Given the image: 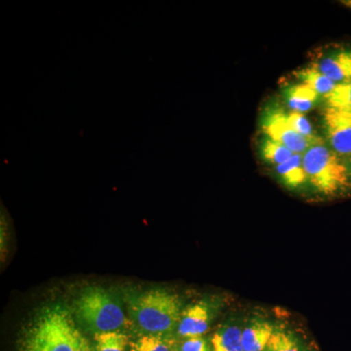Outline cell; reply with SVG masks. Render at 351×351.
Segmentation results:
<instances>
[{
	"mask_svg": "<svg viewBox=\"0 0 351 351\" xmlns=\"http://www.w3.org/2000/svg\"><path fill=\"white\" fill-rule=\"evenodd\" d=\"M127 302L132 319L147 335L162 337L170 334L181 320V299L165 289L136 293L127 299Z\"/></svg>",
	"mask_w": 351,
	"mask_h": 351,
	"instance_id": "cell-1",
	"label": "cell"
},
{
	"mask_svg": "<svg viewBox=\"0 0 351 351\" xmlns=\"http://www.w3.org/2000/svg\"><path fill=\"white\" fill-rule=\"evenodd\" d=\"M80 331L61 306L43 309L23 336L19 351H76Z\"/></svg>",
	"mask_w": 351,
	"mask_h": 351,
	"instance_id": "cell-2",
	"label": "cell"
},
{
	"mask_svg": "<svg viewBox=\"0 0 351 351\" xmlns=\"http://www.w3.org/2000/svg\"><path fill=\"white\" fill-rule=\"evenodd\" d=\"M78 320L95 335L119 331L126 323L125 314L119 302L105 289L90 286L75 302Z\"/></svg>",
	"mask_w": 351,
	"mask_h": 351,
	"instance_id": "cell-3",
	"label": "cell"
},
{
	"mask_svg": "<svg viewBox=\"0 0 351 351\" xmlns=\"http://www.w3.org/2000/svg\"><path fill=\"white\" fill-rule=\"evenodd\" d=\"M307 180L316 191L332 195L348 186V169L338 154L320 144L314 145L302 156Z\"/></svg>",
	"mask_w": 351,
	"mask_h": 351,
	"instance_id": "cell-4",
	"label": "cell"
},
{
	"mask_svg": "<svg viewBox=\"0 0 351 351\" xmlns=\"http://www.w3.org/2000/svg\"><path fill=\"white\" fill-rule=\"evenodd\" d=\"M262 130L270 140L285 145L293 154H304L314 145L320 144L318 138H309L300 135L288 121L287 114L282 110H269L263 115Z\"/></svg>",
	"mask_w": 351,
	"mask_h": 351,
	"instance_id": "cell-5",
	"label": "cell"
},
{
	"mask_svg": "<svg viewBox=\"0 0 351 351\" xmlns=\"http://www.w3.org/2000/svg\"><path fill=\"white\" fill-rule=\"evenodd\" d=\"M324 124L328 140L339 156L351 154V108H327Z\"/></svg>",
	"mask_w": 351,
	"mask_h": 351,
	"instance_id": "cell-6",
	"label": "cell"
},
{
	"mask_svg": "<svg viewBox=\"0 0 351 351\" xmlns=\"http://www.w3.org/2000/svg\"><path fill=\"white\" fill-rule=\"evenodd\" d=\"M212 318V306L207 302L191 304L182 311L177 328L178 335L186 339L202 337L209 329Z\"/></svg>",
	"mask_w": 351,
	"mask_h": 351,
	"instance_id": "cell-7",
	"label": "cell"
},
{
	"mask_svg": "<svg viewBox=\"0 0 351 351\" xmlns=\"http://www.w3.org/2000/svg\"><path fill=\"white\" fill-rule=\"evenodd\" d=\"M316 69L336 84L351 82V51H338L325 57Z\"/></svg>",
	"mask_w": 351,
	"mask_h": 351,
	"instance_id": "cell-8",
	"label": "cell"
},
{
	"mask_svg": "<svg viewBox=\"0 0 351 351\" xmlns=\"http://www.w3.org/2000/svg\"><path fill=\"white\" fill-rule=\"evenodd\" d=\"M276 330L265 320H252L242 330L241 341L244 351H265Z\"/></svg>",
	"mask_w": 351,
	"mask_h": 351,
	"instance_id": "cell-9",
	"label": "cell"
},
{
	"mask_svg": "<svg viewBox=\"0 0 351 351\" xmlns=\"http://www.w3.org/2000/svg\"><path fill=\"white\" fill-rule=\"evenodd\" d=\"M276 172L281 181L289 189H297L307 181L302 165V154H294L287 161L276 166Z\"/></svg>",
	"mask_w": 351,
	"mask_h": 351,
	"instance_id": "cell-10",
	"label": "cell"
},
{
	"mask_svg": "<svg viewBox=\"0 0 351 351\" xmlns=\"http://www.w3.org/2000/svg\"><path fill=\"white\" fill-rule=\"evenodd\" d=\"M242 329L237 325H225L215 332L211 343L213 351H244Z\"/></svg>",
	"mask_w": 351,
	"mask_h": 351,
	"instance_id": "cell-11",
	"label": "cell"
},
{
	"mask_svg": "<svg viewBox=\"0 0 351 351\" xmlns=\"http://www.w3.org/2000/svg\"><path fill=\"white\" fill-rule=\"evenodd\" d=\"M318 94L306 84H298L287 90V101L295 112H306L313 107Z\"/></svg>",
	"mask_w": 351,
	"mask_h": 351,
	"instance_id": "cell-12",
	"label": "cell"
},
{
	"mask_svg": "<svg viewBox=\"0 0 351 351\" xmlns=\"http://www.w3.org/2000/svg\"><path fill=\"white\" fill-rule=\"evenodd\" d=\"M298 80L311 87L318 95L326 96L336 86V83L332 82L329 77L323 75L322 73L314 66V68H307L301 69L295 73Z\"/></svg>",
	"mask_w": 351,
	"mask_h": 351,
	"instance_id": "cell-13",
	"label": "cell"
},
{
	"mask_svg": "<svg viewBox=\"0 0 351 351\" xmlns=\"http://www.w3.org/2000/svg\"><path fill=\"white\" fill-rule=\"evenodd\" d=\"M97 351H126L128 337L124 332L112 331L95 335Z\"/></svg>",
	"mask_w": 351,
	"mask_h": 351,
	"instance_id": "cell-14",
	"label": "cell"
},
{
	"mask_svg": "<svg viewBox=\"0 0 351 351\" xmlns=\"http://www.w3.org/2000/svg\"><path fill=\"white\" fill-rule=\"evenodd\" d=\"M262 154L265 160L276 164L277 166L287 161L294 154L288 147H286L285 145L279 144L276 141H272L267 138L263 141Z\"/></svg>",
	"mask_w": 351,
	"mask_h": 351,
	"instance_id": "cell-15",
	"label": "cell"
},
{
	"mask_svg": "<svg viewBox=\"0 0 351 351\" xmlns=\"http://www.w3.org/2000/svg\"><path fill=\"white\" fill-rule=\"evenodd\" d=\"M325 99L328 108H351V82L337 84Z\"/></svg>",
	"mask_w": 351,
	"mask_h": 351,
	"instance_id": "cell-16",
	"label": "cell"
},
{
	"mask_svg": "<svg viewBox=\"0 0 351 351\" xmlns=\"http://www.w3.org/2000/svg\"><path fill=\"white\" fill-rule=\"evenodd\" d=\"M265 351H302L294 336L284 331H274Z\"/></svg>",
	"mask_w": 351,
	"mask_h": 351,
	"instance_id": "cell-17",
	"label": "cell"
},
{
	"mask_svg": "<svg viewBox=\"0 0 351 351\" xmlns=\"http://www.w3.org/2000/svg\"><path fill=\"white\" fill-rule=\"evenodd\" d=\"M131 351H173L172 346L161 336L145 335L131 346Z\"/></svg>",
	"mask_w": 351,
	"mask_h": 351,
	"instance_id": "cell-18",
	"label": "cell"
},
{
	"mask_svg": "<svg viewBox=\"0 0 351 351\" xmlns=\"http://www.w3.org/2000/svg\"><path fill=\"white\" fill-rule=\"evenodd\" d=\"M288 121L290 125L297 131L300 135L304 137L313 138V127L309 123L308 120L302 113L291 112L287 114Z\"/></svg>",
	"mask_w": 351,
	"mask_h": 351,
	"instance_id": "cell-19",
	"label": "cell"
},
{
	"mask_svg": "<svg viewBox=\"0 0 351 351\" xmlns=\"http://www.w3.org/2000/svg\"><path fill=\"white\" fill-rule=\"evenodd\" d=\"M180 351H213V346H210L206 339L203 337L189 338L182 341Z\"/></svg>",
	"mask_w": 351,
	"mask_h": 351,
	"instance_id": "cell-20",
	"label": "cell"
},
{
	"mask_svg": "<svg viewBox=\"0 0 351 351\" xmlns=\"http://www.w3.org/2000/svg\"><path fill=\"white\" fill-rule=\"evenodd\" d=\"M76 351H93L92 346H90L89 341L83 336L82 332H80V336H78L77 348H76Z\"/></svg>",
	"mask_w": 351,
	"mask_h": 351,
	"instance_id": "cell-21",
	"label": "cell"
}]
</instances>
